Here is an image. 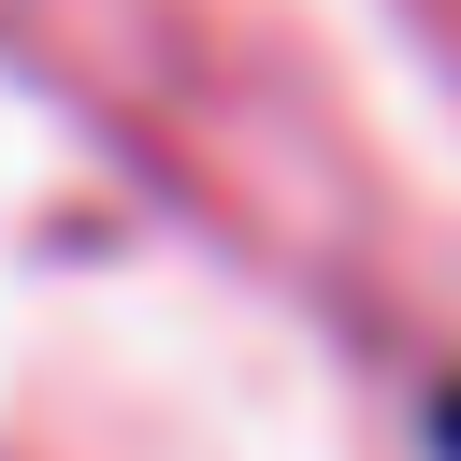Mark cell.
I'll list each match as a JSON object with an SVG mask.
<instances>
[{
    "label": "cell",
    "instance_id": "1",
    "mask_svg": "<svg viewBox=\"0 0 461 461\" xmlns=\"http://www.w3.org/2000/svg\"><path fill=\"white\" fill-rule=\"evenodd\" d=\"M432 447H447V461H461V389H432Z\"/></svg>",
    "mask_w": 461,
    "mask_h": 461
}]
</instances>
